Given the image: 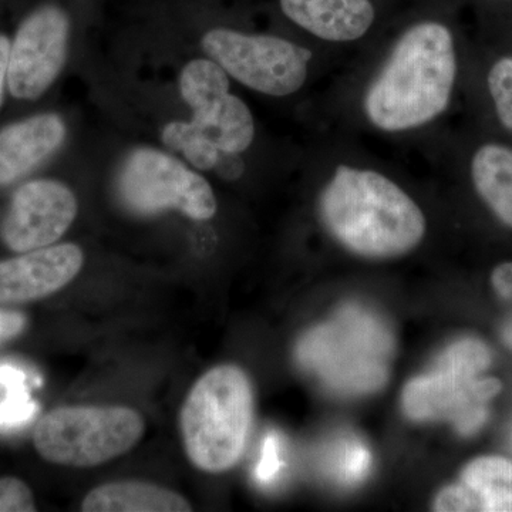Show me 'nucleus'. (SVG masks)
<instances>
[{
	"label": "nucleus",
	"mask_w": 512,
	"mask_h": 512,
	"mask_svg": "<svg viewBox=\"0 0 512 512\" xmlns=\"http://www.w3.org/2000/svg\"><path fill=\"white\" fill-rule=\"evenodd\" d=\"M320 221L343 248L366 259L409 254L423 241L426 217L390 178L339 165L319 197Z\"/></svg>",
	"instance_id": "nucleus-1"
},
{
	"label": "nucleus",
	"mask_w": 512,
	"mask_h": 512,
	"mask_svg": "<svg viewBox=\"0 0 512 512\" xmlns=\"http://www.w3.org/2000/svg\"><path fill=\"white\" fill-rule=\"evenodd\" d=\"M456 76L450 30L437 22L419 23L400 37L367 89V119L387 133L424 126L447 109Z\"/></svg>",
	"instance_id": "nucleus-2"
},
{
	"label": "nucleus",
	"mask_w": 512,
	"mask_h": 512,
	"mask_svg": "<svg viewBox=\"0 0 512 512\" xmlns=\"http://www.w3.org/2000/svg\"><path fill=\"white\" fill-rule=\"evenodd\" d=\"M254 394L235 365L212 367L195 382L180 413L185 453L198 470L224 473L247 447Z\"/></svg>",
	"instance_id": "nucleus-3"
},
{
	"label": "nucleus",
	"mask_w": 512,
	"mask_h": 512,
	"mask_svg": "<svg viewBox=\"0 0 512 512\" xmlns=\"http://www.w3.org/2000/svg\"><path fill=\"white\" fill-rule=\"evenodd\" d=\"M393 336L373 313L346 306L332 322L299 340L296 359L329 389L345 394L372 393L389 377Z\"/></svg>",
	"instance_id": "nucleus-4"
},
{
	"label": "nucleus",
	"mask_w": 512,
	"mask_h": 512,
	"mask_svg": "<svg viewBox=\"0 0 512 512\" xmlns=\"http://www.w3.org/2000/svg\"><path fill=\"white\" fill-rule=\"evenodd\" d=\"M491 352L477 339H461L444 350L436 366L404 387V413L413 421L447 420L463 436L483 427L488 402L503 389L498 379L480 377Z\"/></svg>",
	"instance_id": "nucleus-5"
},
{
	"label": "nucleus",
	"mask_w": 512,
	"mask_h": 512,
	"mask_svg": "<svg viewBox=\"0 0 512 512\" xmlns=\"http://www.w3.org/2000/svg\"><path fill=\"white\" fill-rule=\"evenodd\" d=\"M144 431L143 417L128 407H59L36 424L33 444L57 466L96 467L136 447Z\"/></svg>",
	"instance_id": "nucleus-6"
},
{
	"label": "nucleus",
	"mask_w": 512,
	"mask_h": 512,
	"mask_svg": "<svg viewBox=\"0 0 512 512\" xmlns=\"http://www.w3.org/2000/svg\"><path fill=\"white\" fill-rule=\"evenodd\" d=\"M202 49L215 63L255 92L284 97L299 92L308 77L312 53L276 36L210 30Z\"/></svg>",
	"instance_id": "nucleus-7"
},
{
	"label": "nucleus",
	"mask_w": 512,
	"mask_h": 512,
	"mask_svg": "<svg viewBox=\"0 0 512 512\" xmlns=\"http://www.w3.org/2000/svg\"><path fill=\"white\" fill-rule=\"evenodd\" d=\"M119 192L126 207L141 215L175 210L192 220L207 221L217 212L210 183L177 158L154 148H138L127 157Z\"/></svg>",
	"instance_id": "nucleus-8"
},
{
	"label": "nucleus",
	"mask_w": 512,
	"mask_h": 512,
	"mask_svg": "<svg viewBox=\"0 0 512 512\" xmlns=\"http://www.w3.org/2000/svg\"><path fill=\"white\" fill-rule=\"evenodd\" d=\"M69 19L56 6H43L20 25L10 46L8 86L20 100L39 99L66 62Z\"/></svg>",
	"instance_id": "nucleus-9"
},
{
	"label": "nucleus",
	"mask_w": 512,
	"mask_h": 512,
	"mask_svg": "<svg viewBox=\"0 0 512 512\" xmlns=\"http://www.w3.org/2000/svg\"><path fill=\"white\" fill-rule=\"evenodd\" d=\"M255 136L254 117L247 104L228 94L208 109L192 113L190 123L174 121L163 130V143L180 151L198 170H211L221 153H244Z\"/></svg>",
	"instance_id": "nucleus-10"
},
{
	"label": "nucleus",
	"mask_w": 512,
	"mask_h": 512,
	"mask_svg": "<svg viewBox=\"0 0 512 512\" xmlns=\"http://www.w3.org/2000/svg\"><path fill=\"white\" fill-rule=\"evenodd\" d=\"M77 215V200L55 180L30 181L13 195L0 237L13 252L49 247L63 237Z\"/></svg>",
	"instance_id": "nucleus-11"
},
{
	"label": "nucleus",
	"mask_w": 512,
	"mask_h": 512,
	"mask_svg": "<svg viewBox=\"0 0 512 512\" xmlns=\"http://www.w3.org/2000/svg\"><path fill=\"white\" fill-rule=\"evenodd\" d=\"M84 255L74 244L49 245L0 261V303L46 298L82 271Z\"/></svg>",
	"instance_id": "nucleus-12"
},
{
	"label": "nucleus",
	"mask_w": 512,
	"mask_h": 512,
	"mask_svg": "<svg viewBox=\"0 0 512 512\" xmlns=\"http://www.w3.org/2000/svg\"><path fill=\"white\" fill-rule=\"evenodd\" d=\"M433 511L512 512V461L498 456L471 461L456 484L436 495Z\"/></svg>",
	"instance_id": "nucleus-13"
},
{
	"label": "nucleus",
	"mask_w": 512,
	"mask_h": 512,
	"mask_svg": "<svg viewBox=\"0 0 512 512\" xmlns=\"http://www.w3.org/2000/svg\"><path fill=\"white\" fill-rule=\"evenodd\" d=\"M66 126L57 114H39L0 131V185L15 183L62 146Z\"/></svg>",
	"instance_id": "nucleus-14"
},
{
	"label": "nucleus",
	"mask_w": 512,
	"mask_h": 512,
	"mask_svg": "<svg viewBox=\"0 0 512 512\" xmlns=\"http://www.w3.org/2000/svg\"><path fill=\"white\" fill-rule=\"evenodd\" d=\"M286 18L328 42L360 39L375 22L370 0H281Z\"/></svg>",
	"instance_id": "nucleus-15"
},
{
	"label": "nucleus",
	"mask_w": 512,
	"mask_h": 512,
	"mask_svg": "<svg viewBox=\"0 0 512 512\" xmlns=\"http://www.w3.org/2000/svg\"><path fill=\"white\" fill-rule=\"evenodd\" d=\"M190 501L160 485L119 481L99 485L86 495L84 512H190Z\"/></svg>",
	"instance_id": "nucleus-16"
},
{
	"label": "nucleus",
	"mask_w": 512,
	"mask_h": 512,
	"mask_svg": "<svg viewBox=\"0 0 512 512\" xmlns=\"http://www.w3.org/2000/svg\"><path fill=\"white\" fill-rule=\"evenodd\" d=\"M474 187L485 204L512 228V148L485 144L471 161Z\"/></svg>",
	"instance_id": "nucleus-17"
},
{
	"label": "nucleus",
	"mask_w": 512,
	"mask_h": 512,
	"mask_svg": "<svg viewBox=\"0 0 512 512\" xmlns=\"http://www.w3.org/2000/svg\"><path fill=\"white\" fill-rule=\"evenodd\" d=\"M180 92L192 113L208 109L228 96V74L214 60H192L181 73Z\"/></svg>",
	"instance_id": "nucleus-18"
},
{
	"label": "nucleus",
	"mask_w": 512,
	"mask_h": 512,
	"mask_svg": "<svg viewBox=\"0 0 512 512\" xmlns=\"http://www.w3.org/2000/svg\"><path fill=\"white\" fill-rule=\"evenodd\" d=\"M488 89L493 97L498 119L512 130V57L498 60L488 74Z\"/></svg>",
	"instance_id": "nucleus-19"
},
{
	"label": "nucleus",
	"mask_w": 512,
	"mask_h": 512,
	"mask_svg": "<svg viewBox=\"0 0 512 512\" xmlns=\"http://www.w3.org/2000/svg\"><path fill=\"white\" fill-rule=\"evenodd\" d=\"M372 454L359 441H352L343 447L339 458V477L345 483H359L369 473Z\"/></svg>",
	"instance_id": "nucleus-20"
},
{
	"label": "nucleus",
	"mask_w": 512,
	"mask_h": 512,
	"mask_svg": "<svg viewBox=\"0 0 512 512\" xmlns=\"http://www.w3.org/2000/svg\"><path fill=\"white\" fill-rule=\"evenodd\" d=\"M33 511L36 504L29 485L16 477L0 478V512Z\"/></svg>",
	"instance_id": "nucleus-21"
},
{
	"label": "nucleus",
	"mask_w": 512,
	"mask_h": 512,
	"mask_svg": "<svg viewBox=\"0 0 512 512\" xmlns=\"http://www.w3.org/2000/svg\"><path fill=\"white\" fill-rule=\"evenodd\" d=\"M8 399L0 404V426H18L35 413V404L30 403L22 390H12Z\"/></svg>",
	"instance_id": "nucleus-22"
},
{
	"label": "nucleus",
	"mask_w": 512,
	"mask_h": 512,
	"mask_svg": "<svg viewBox=\"0 0 512 512\" xmlns=\"http://www.w3.org/2000/svg\"><path fill=\"white\" fill-rule=\"evenodd\" d=\"M281 468V457H279L278 439L272 436L266 437L262 458L256 468V477L261 483H271Z\"/></svg>",
	"instance_id": "nucleus-23"
},
{
	"label": "nucleus",
	"mask_w": 512,
	"mask_h": 512,
	"mask_svg": "<svg viewBox=\"0 0 512 512\" xmlns=\"http://www.w3.org/2000/svg\"><path fill=\"white\" fill-rule=\"evenodd\" d=\"M28 320L20 312L0 308V346L18 338L25 330Z\"/></svg>",
	"instance_id": "nucleus-24"
},
{
	"label": "nucleus",
	"mask_w": 512,
	"mask_h": 512,
	"mask_svg": "<svg viewBox=\"0 0 512 512\" xmlns=\"http://www.w3.org/2000/svg\"><path fill=\"white\" fill-rule=\"evenodd\" d=\"M491 285L501 298L512 301V262H505L494 269Z\"/></svg>",
	"instance_id": "nucleus-25"
},
{
	"label": "nucleus",
	"mask_w": 512,
	"mask_h": 512,
	"mask_svg": "<svg viewBox=\"0 0 512 512\" xmlns=\"http://www.w3.org/2000/svg\"><path fill=\"white\" fill-rule=\"evenodd\" d=\"M10 43L6 36L0 35V107H2L3 90L8 80Z\"/></svg>",
	"instance_id": "nucleus-26"
},
{
	"label": "nucleus",
	"mask_w": 512,
	"mask_h": 512,
	"mask_svg": "<svg viewBox=\"0 0 512 512\" xmlns=\"http://www.w3.org/2000/svg\"><path fill=\"white\" fill-rule=\"evenodd\" d=\"M503 339L504 342L512 349V322L505 326L503 330Z\"/></svg>",
	"instance_id": "nucleus-27"
}]
</instances>
